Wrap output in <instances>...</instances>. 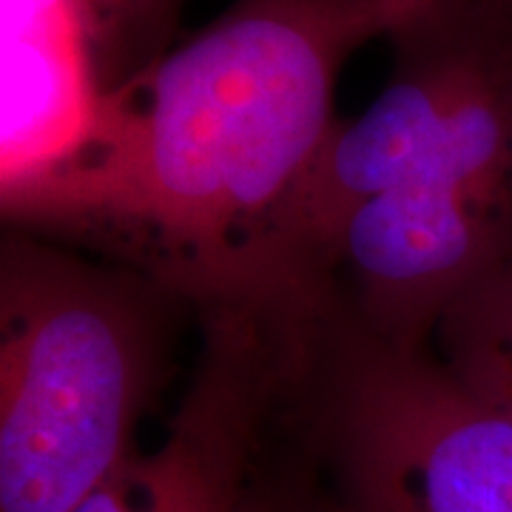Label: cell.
Masks as SVG:
<instances>
[{
	"label": "cell",
	"mask_w": 512,
	"mask_h": 512,
	"mask_svg": "<svg viewBox=\"0 0 512 512\" xmlns=\"http://www.w3.org/2000/svg\"><path fill=\"white\" fill-rule=\"evenodd\" d=\"M427 0H234L106 94L92 140L3 200L6 228L131 265L191 313L271 308L296 288L285 231L336 128L350 57Z\"/></svg>",
	"instance_id": "obj_1"
},
{
	"label": "cell",
	"mask_w": 512,
	"mask_h": 512,
	"mask_svg": "<svg viewBox=\"0 0 512 512\" xmlns=\"http://www.w3.org/2000/svg\"><path fill=\"white\" fill-rule=\"evenodd\" d=\"M194 313L143 271L6 228L0 512H72L137 450Z\"/></svg>",
	"instance_id": "obj_2"
},
{
	"label": "cell",
	"mask_w": 512,
	"mask_h": 512,
	"mask_svg": "<svg viewBox=\"0 0 512 512\" xmlns=\"http://www.w3.org/2000/svg\"><path fill=\"white\" fill-rule=\"evenodd\" d=\"M387 40L384 89L336 123L293 200L285 256L299 291L328 288L339 225L379 194L512 197V0H427Z\"/></svg>",
	"instance_id": "obj_3"
},
{
	"label": "cell",
	"mask_w": 512,
	"mask_h": 512,
	"mask_svg": "<svg viewBox=\"0 0 512 512\" xmlns=\"http://www.w3.org/2000/svg\"><path fill=\"white\" fill-rule=\"evenodd\" d=\"M291 416L339 512H512V421L430 348L370 333L336 285L305 319Z\"/></svg>",
	"instance_id": "obj_4"
},
{
	"label": "cell",
	"mask_w": 512,
	"mask_h": 512,
	"mask_svg": "<svg viewBox=\"0 0 512 512\" xmlns=\"http://www.w3.org/2000/svg\"><path fill=\"white\" fill-rule=\"evenodd\" d=\"M308 305L194 316L200 348L163 439L72 512H242L291 396Z\"/></svg>",
	"instance_id": "obj_5"
},
{
	"label": "cell",
	"mask_w": 512,
	"mask_h": 512,
	"mask_svg": "<svg viewBox=\"0 0 512 512\" xmlns=\"http://www.w3.org/2000/svg\"><path fill=\"white\" fill-rule=\"evenodd\" d=\"M0 197L43 180L92 140L100 92L66 0H0Z\"/></svg>",
	"instance_id": "obj_6"
},
{
	"label": "cell",
	"mask_w": 512,
	"mask_h": 512,
	"mask_svg": "<svg viewBox=\"0 0 512 512\" xmlns=\"http://www.w3.org/2000/svg\"><path fill=\"white\" fill-rule=\"evenodd\" d=\"M430 353L464 393L512 421V254L444 311Z\"/></svg>",
	"instance_id": "obj_7"
},
{
	"label": "cell",
	"mask_w": 512,
	"mask_h": 512,
	"mask_svg": "<svg viewBox=\"0 0 512 512\" xmlns=\"http://www.w3.org/2000/svg\"><path fill=\"white\" fill-rule=\"evenodd\" d=\"M83 29L100 92L114 94L171 49L185 0H66Z\"/></svg>",
	"instance_id": "obj_8"
},
{
	"label": "cell",
	"mask_w": 512,
	"mask_h": 512,
	"mask_svg": "<svg viewBox=\"0 0 512 512\" xmlns=\"http://www.w3.org/2000/svg\"><path fill=\"white\" fill-rule=\"evenodd\" d=\"M242 512H339L316 458L296 433L291 407Z\"/></svg>",
	"instance_id": "obj_9"
}]
</instances>
